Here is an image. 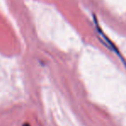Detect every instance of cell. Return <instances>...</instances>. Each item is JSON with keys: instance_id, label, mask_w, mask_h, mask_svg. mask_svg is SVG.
Here are the masks:
<instances>
[{"instance_id": "cell-1", "label": "cell", "mask_w": 126, "mask_h": 126, "mask_svg": "<svg viewBox=\"0 0 126 126\" xmlns=\"http://www.w3.org/2000/svg\"><path fill=\"white\" fill-rule=\"evenodd\" d=\"M25 126H29V125H25Z\"/></svg>"}]
</instances>
